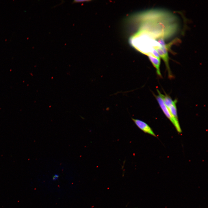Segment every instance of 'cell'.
Instances as JSON below:
<instances>
[{
  "label": "cell",
  "instance_id": "obj_1",
  "mask_svg": "<svg viewBox=\"0 0 208 208\" xmlns=\"http://www.w3.org/2000/svg\"><path fill=\"white\" fill-rule=\"evenodd\" d=\"M136 20L139 29L146 31L155 39L169 38L177 31L178 25L176 17L162 10H153L140 14Z\"/></svg>",
  "mask_w": 208,
  "mask_h": 208
},
{
  "label": "cell",
  "instance_id": "obj_2",
  "mask_svg": "<svg viewBox=\"0 0 208 208\" xmlns=\"http://www.w3.org/2000/svg\"><path fill=\"white\" fill-rule=\"evenodd\" d=\"M130 44L141 53L147 56L152 55L155 48L161 47L157 41L146 31L141 30L132 36L129 40Z\"/></svg>",
  "mask_w": 208,
  "mask_h": 208
},
{
  "label": "cell",
  "instance_id": "obj_3",
  "mask_svg": "<svg viewBox=\"0 0 208 208\" xmlns=\"http://www.w3.org/2000/svg\"><path fill=\"white\" fill-rule=\"evenodd\" d=\"M155 97L159 105L165 116L172 123L177 131L179 133H181L182 131L179 121L176 120L172 116L161 97L159 95L155 96Z\"/></svg>",
  "mask_w": 208,
  "mask_h": 208
},
{
  "label": "cell",
  "instance_id": "obj_4",
  "mask_svg": "<svg viewBox=\"0 0 208 208\" xmlns=\"http://www.w3.org/2000/svg\"><path fill=\"white\" fill-rule=\"evenodd\" d=\"M155 49L158 53L160 58H162L164 62L169 77L170 78H172L173 76L169 66L168 51L164 47L161 46L156 47Z\"/></svg>",
  "mask_w": 208,
  "mask_h": 208
},
{
  "label": "cell",
  "instance_id": "obj_5",
  "mask_svg": "<svg viewBox=\"0 0 208 208\" xmlns=\"http://www.w3.org/2000/svg\"><path fill=\"white\" fill-rule=\"evenodd\" d=\"M131 119L137 126L144 132L154 136H156L152 129L146 122L139 119L132 118Z\"/></svg>",
  "mask_w": 208,
  "mask_h": 208
},
{
  "label": "cell",
  "instance_id": "obj_6",
  "mask_svg": "<svg viewBox=\"0 0 208 208\" xmlns=\"http://www.w3.org/2000/svg\"><path fill=\"white\" fill-rule=\"evenodd\" d=\"M148 56L150 62L155 68L157 75L160 77H161L160 70V58H157L151 55Z\"/></svg>",
  "mask_w": 208,
  "mask_h": 208
},
{
  "label": "cell",
  "instance_id": "obj_7",
  "mask_svg": "<svg viewBox=\"0 0 208 208\" xmlns=\"http://www.w3.org/2000/svg\"><path fill=\"white\" fill-rule=\"evenodd\" d=\"M177 100H174L173 103L167 107L168 108L172 116L177 120L178 121L176 107Z\"/></svg>",
  "mask_w": 208,
  "mask_h": 208
},
{
  "label": "cell",
  "instance_id": "obj_8",
  "mask_svg": "<svg viewBox=\"0 0 208 208\" xmlns=\"http://www.w3.org/2000/svg\"><path fill=\"white\" fill-rule=\"evenodd\" d=\"M90 1L89 0H75L73 1V3H81V2H88Z\"/></svg>",
  "mask_w": 208,
  "mask_h": 208
},
{
  "label": "cell",
  "instance_id": "obj_9",
  "mask_svg": "<svg viewBox=\"0 0 208 208\" xmlns=\"http://www.w3.org/2000/svg\"><path fill=\"white\" fill-rule=\"evenodd\" d=\"M58 177L59 175L58 174H55L53 176V180H56L58 179Z\"/></svg>",
  "mask_w": 208,
  "mask_h": 208
}]
</instances>
